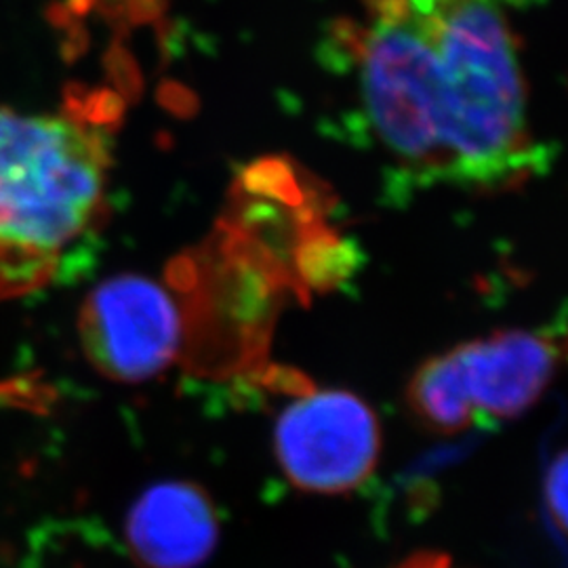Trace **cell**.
Masks as SVG:
<instances>
[{"label":"cell","mask_w":568,"mask_h":568,"mask_svg":"<svg viewBox=\"0 0 568 568\" xmlns=\"http://www.w3.org/2000/svg\"><path fill=\"white\" fill-rule=\"evenodd\" d=\"M182 310L163 284L119 274L98 284L81 305L82 354L116 384H142L175 363L182 349Z\"/></svg>","instance_id":"277c9868"},{"label":"cell","mask_w":568,"mask_h":568,"mask_svg":"<svg viewBox=\"0 0 568 568\" xmlns=\"http://www.w3.org/2000/svg\"><path fill=\"white\" fill-rule=\"evenodd\" d=\"M103 102L53 112L0 103V305L37 295L102 224L112 173Z\"/></svg>","instance_id":"7a4b0ae2"},{"label":"cell","mask_w":568,"mask_h":568,"mask_svg":"<svg viewBox=\"0 0 568 568\" xmlns=\"http://www.w3.org/2000/svg\"><path fill=\"white\" fill-rule=\"evenodd\" d=\"M476 424L511 422L527 413L558 368L562 335L541 331H499L453 347Z\"/></svg>","instance_id":"5b68a950"},{"label":"cell","mask_w":568,"mask_h":568,"mask_svg":"<svg viewBox=\"0 0 568 568\" xmlns=\"http://www.w3.org/2000/svg\"><path fill=\"white\" fill-rule=\"evenodd\" d=\"M518 0H358L337 51L366 143L400 182L504 190L537 175Z\"/></svg>","instance_id":"6da1fadb"},{"label":"cell","mask_w":568,"mask_h":568,"mask_svg":"<svg viewBox=\"0 0 568 568\" xmlns=\"http://www.w3.org/2000/svg\"><path fill=\"white\" fill-rule=\"evenodd\" d=\"M220 518L211 497L190 483L148 488L126 518V546L142 568H196L215 549Z\"/></svg>","instance_id":"8992f818"},{"label":"cell","mask_w":568,"mask_h":568,"mask_svg":"<svg viewBox=\"0 0 568 568\" xmlns=\"http://www.w3.org/2000/svg\"><path fill=\"white\" fill-rule=\"evenodd\" d=\"M406 403L417 422L436 434H457L476 426L453 349L432 356L415 371L406 387Z\"/></svg>","instance_id":"52a82bcc"},{"label":"cell","mask_w":568,"mask_h":568,"mask_svg":"<svg viewBox=\"0 0 568 568\" xmlns=\"http://www.w3.org/2000/svg\"><path fill=\"white\" fill-rule=\"evenodd\" d=\"M274 450L295 487L323 495L349 493L373 476L382 429L373 408L356 394L305 387L276 422Z\"/></svg>","instance_id":"3957f363"},{"label":"cell","mask_w":568,"mask_h":568,"mask_svg":"<svg viewBox=\"0 0 568 568\" xmlns=\"http://www.w3.org/2000/svg\"><path fill=\"white\" fill-rule=\"evenodd\" d=\"M567 455L560 453L551 464L546 478V506L554 518V525L565 530L567 527Z\"/></svg>","instance_id":"ba28073f"},{"label":"cell","mask_w":568,"mask_h":568,"mask_svg":"<svg viewBox=\"0 0 568 568\" xmlns=\"http://www.w3.org/2000/svg\"><path fill=\"white\" fill-rule=\"evenodd\" d=\"M396 568H455L448 556L443 554H417V556H410L408 560H405L403 565H398Z\"/></svg>","instance_id":"9c48e42d"}]
</instances>
